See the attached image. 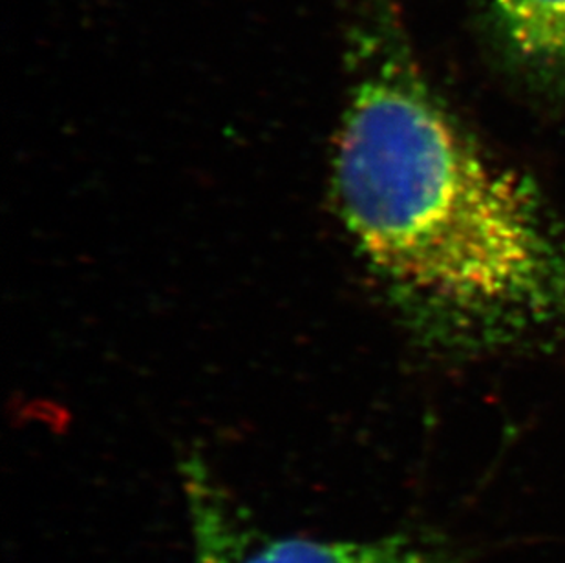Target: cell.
<instances>
[{"label": "cell", "instance_id": "cell-3", "mask_svg": "<svg viewBox=\"0 0 565 563\" xmlns=\"http://www.w3.org/2000/svg\"><path fill=\"white\" fill-rule=\"evenodd\" d=\"M486 17L509 72L536 91H565V0H491Z\"/></svg>", "mask_w": 565, "mask_h": 563}, {"label": "cell", "instance_id": "cell-1", "mask_svg": "<svg viewBox=\"0 0 565 563\" xmlns=\"http://www.w3.org/2000/svg\"><path fill=\"white\" fill-rule=\"evenodd\" d=\"M333 185L348 233L425 330L469 344L565 331V231L470 138L374 0L352 33Z\"/></svg>", "mask_w": 565, "mask_h": 563}, {"label": "cell", "instance_id": "cell-2", "mask_svg": "<svg viewBox=\"0 0 565 563\" xmlns=\"http://www.w3.org/2000/svg\"><path fill=\"white\" fill-rule=\"evenodd\" d=\"M191 520L192 563H452V549L425 531L384 537L280 534L258 523L200 459L183 467Z\"/></svg>", "mask_w": 565, "mask_h": 563}]
</instances>
